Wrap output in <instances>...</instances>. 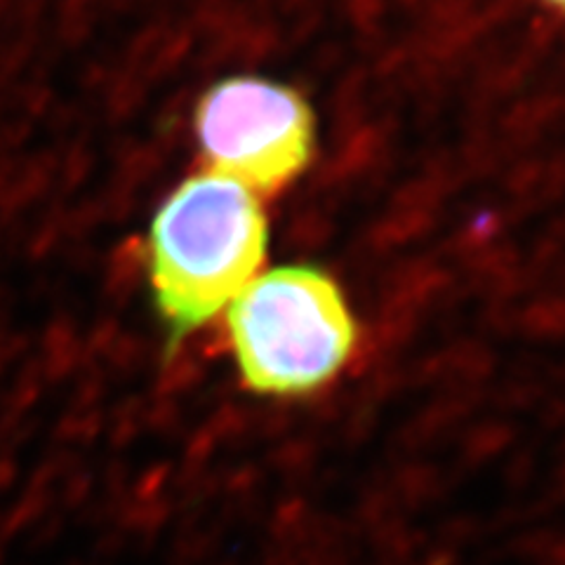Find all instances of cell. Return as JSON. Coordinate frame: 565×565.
Wrapping results in <instances>:
<instances>
[{"label":"cell","mask_w":565,"mask_h":565,"mask_svg":"<svg viewBox=\"0 0 565 565\" xmlns=\"http://www.w3.org/2000/svg\"><path fill=\"white\" fill-rule=\"evenodd\" d=\"M212 172L245 189L274 191L302 170L313 147V116L297 93L267 81H224L196 116Z\"/></svg>","instance_id":"3"},{"label":"cell","mask_w":565,"mask_h":565,"mask_svg":"<svg viewBox=\"0 0 565 565\" xmlns=\"http://www.w3.org/2000/svg\"><path fill=\"white\" fill-rule=\"evenodd\" d=\"M264 250L267 222L250 189L212 172L172 193L149 236L151 282L170 349L234 302Z\"/></svg>","instance_id":"1"},{"label":"cell","mask_w":565,"mask_h":565,"mask_svg":"<svg viewBox=\"0 0 565 565\" xmlns=\"http://www.w3.org/2000/svg\"><path fill=\"white\" fill-rule=\"evenodd\" d=\"M552 3H556V6H561V8H565V0H552Z\"/></svg>","instance_id":"4"},{"label":"cell","mask_w":565,"mask_h":565,"mask_svg":"<svg viewBox=\"0 0 565 565\" xmlns=\"http://www.w3.org/2000/svg\"><path fill=\"white\" fill-rule=\"evenodd\" d=\"M228 338L253 392L297 396L338 373L356 330L332 278L286 267L247 282L228 309Z\"/></svg>","instance_id":"2"}]
</instances>
